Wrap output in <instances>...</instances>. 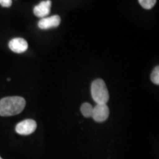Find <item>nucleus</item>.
<instances>
[{"label": "nucleus", "instance_id": "obj_2", "mask_svg": "<svg viewBox=\"0 0 159 159\" xmlns=\"http://www.w3.org/2000/svg\"><path fill=\"white\" fill-rule=\"evenodd\" d=\"M91 94L97 104H107L109 100V92L105 81L97 79L93 81L91 86Z\"/></svg>", "mask_w": 159, "mask_h": 159}, {"label": "nucleus", "instance_id": "obj_9", "mask_svg": "<svg viewBox=\"0 0 159 159\" xmlns=\"http://www.w3.org/2000/svg\"><path fill=\"white\" fill-rule=\"evenodd\" d=\"M138 1L143 8L150 10L154 7L157 0H138Z\"/></svg>", "mask_w": 159, "mask_h": 159}, {"label": "nucleus", "instance_id": "obj_4", "mask_svg": "<svg viewBox=\"0 0 159 159\" xmlns=\"http://www.w3.org/2000/svg\"><path fill=\"white\" fill-rule=\"evenodd\" d=\"M109 114L110 111L106 104H97L93 108L91 117L97 122H102L108 118Z\"/></svg>", "mask_w": 159, "mask_h": 159}, {"label": "nucleus", "instance_id": "obj_8", "mask_svg": "<svg viewBox=\"0 0 159 159\" xmlns=\"http://www.w3.org/2000/svg\"><path fill=\"white\" fill-rule=\"evenodd\" d=\"M93 108L94 107L91 105L90 103L89 102H85L81 105L80 111L82 114L86 118H89V117H91V115H92V111H93Z\"/></svg>", "mask_w": 159, "mask_h": 159}, {"label": "nucleus", "instance_id": "obj_1", "mask_svg": "<svg viewBox=\"0 0 159 159\" xmlns=\"http://www.w3.org/2000/svg\"><path fill=\"white\" fill-rule=\"evenodd\" d=\"M26 101L21 97H7L0 99V116H11L20 114L25 108Z\"/></svg>", "mask_w": 159, "mask_h": 159}, {"label": "nucleus", "instance_id": "obj_7", "mask_svg": "<svg viewBox=\"0 0 159 159\" xmlns=\"http://www.w3.org/2000/svg\"><path fill=\"white\" fill-rule=\"evenodd\" d=\"M9 48L13 52L23 53L28 48V43L24 39L16 38L12 39L9 42Z\"/></svg>", "mask_w": 159, "mask_h": 159}, {"label": "nucleus", "instance_id": "obj_6", "mask_svg": "<svg viewBox=\"0 0 159 159\" xmlns=\"http://www.w3.org/2000/svg\"><path fill=\"white\" fill-rule=\"evenodd\" d=\"M52 2L50 0H46L40 2L39 5L35 6L33 9V13L35 16L39 18H44L48 16L50 13Z\"/></svg>", "mask_w": 159, "mask_h": 159}, {"label": "nucleus", "instance_id": "obj_12", "mask_svg": "<svg viewBox=\"0 0 159 159\" xmlns=\"http://www.w3.org/2000/svg\"><path fill=\"white\" fill-rule=\"evenodd\" d=\"M0 159H2V158H1V156H0Z\"/></svg>", "mask_w": 159, "mask_h": 159}, {"label": "nucleus", "instance_id": "obj_10", "mask_svg": "<svg viewBox=\"0 0 159 159\" xmlns=\"http://www.w3.org/2000/svg\"><path fill=\"white\" fill-rule=\"evenodd\" d=\"M151 80L154 84H159V67L156 66L151 74Z\"/></svg>", "mask_w": 159, "mask_h": 159}, {"label": "nucleus", "instance_id": "obj_11", "mask_svg": "<svg viewBox=\"0 0 159 159\" xmlns=\"http://www.w3.org/2000/svg\"><path fill=\"white\" fill-rule=\"evenodd\" d=\"M0 5L4 7H10L12 5V0H0Z\"/></svg>", "mask_w": 159, "mask_h": 159}, {"label": "nucleus", "instance_id": "obj_3", "mask_svg": "<svg viewBox=\"0 0 159 159\" xmlns=\"http://www.w3.org/2000/svg\"><path fill=\"white\" fill-rule=\"evenodd\" d=\"M36 122L33 119H25V120L18 123L16 126V132L19 135L27 136L33 134L36 130Z\"/></svg>", "mask_w": 159, "mask_h": 159}, {"label": "nucleus", "instance_id": "obj_5", "mask_svg": "<svg viewBox=\"0 0 159 159\" xmlns=\"http://www.w3.org/2000/svg\"><path fill=\"white\" fill-rule=\"evenodd\" d=\"M61 23V17L57 15L52 16L50 17L42 18L39 21V27L41 30H48L52 27H58Z\"/></svg>", "mask_w": 159, "mask_h": 159}]
</instances>
